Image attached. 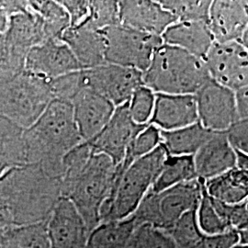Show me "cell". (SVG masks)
Masks as SVG:
<instances>
[{
	"label": "cell",
	"instance_id": "obj_7",
	"mask_svg": "<svg viewBox=\"0 0 248 248\" xmlns=\"http://www.w3.org/2000/svg\"><path fill=\"white\" fill-rule=\"evenodd\" d=\"M202 186L203 181L195 179L159 193L149 191L133 214L137 225L146 223L164 232L169 230L185 213L198 208Z\"/></svg>",
	"mask_w": 248,
	"mask_h": 248
},
{
	"label": "cell",
	"instance_id": "obj_38",
	"mask_svg": "<svg viewBox=\"0 0 248 248\" xmlns=\"http://www.w3.org/2000/svg\"><path fill=\"white\" fill-rule=\"evenodd\" d=\"M50 85L54 99L70 103L80 90L85 89L82 70L50 80Z\"/></svg>",
	"mask_w": 248,
	"mask_h": 248
},
{
	"label": "cell",
	"instance_id": "obj_34",
	"mask_svg": "<svg viewBox=\"0 0 248 248\" xmlns=\"http://www.w3.org/2000/svg\"><path fill=\"white\" fill-rule=\"evenodd\" d=\"M120 24L118 1L96 0L90 1V13L86 23L80 27H88L102 31Z\"/></svg>",
	"mask_w": 248,
	"mask_h": 248
},
{
	"label": "cell",
	"instance_id": "obj_43",
	"mask_svg": "<svg viewBox=\"0 0 248 248\" xmlns=\"http://www.w3.org/2000/svg\"><path fill=\"white\" fill-rule=\"evenodd\" d=\"M248 87L234 91L235 97V108L238 120H248Z\"/></svg>",
	"mask_w": 248,
	"mask_h": 248
},
{
	"label": "cell",
	"instance_id": "obj_6",
	"mask_svg": "<svg viewBox=\"0 0 248 248\" xmlns=\"http://www.w3.org/2000/svg\"><path fill=\"white\" fill-rule=\"evenodd\" d=\"M53 99L50 80L23 70L0 83V117L26 130Z\"/></svg>",
	"mask_w": 248,
	"mask_h": 248
},
{
	"label": "cell",
	"instance_id": "obj_33",
	"mask_svg": "<svg viewBox=\"0 0 248 248\" xmlns=\"http://www.w3.org/2000/svg\"><path fill=\"white\" fill-rule=\"evenodd\" d=\"M197 221L201 231L205 235L222 233L231 230L230 227L217 213L211 198L208 196L205 187L202 186V195L197 208Z\"/></svg>",
	"mask_w": 248,
	"mask_h": 248
},
{
	"label": "cell",
	"instance_id": "obj_44",
	"mask_svg": "<svg viewBox=\"0 0 248 248\" xmlns=\"http://www.w3.org/2000/svg\"><path fill=\"white\" fill-rule=\"evenodd\" d=\"M0 6L8 17L22 13L28 9V1H0Z\"/></svg>",
	"mask_w": 248,
	"mask_h": 248
},
{
	"label": "cell",
	"instance_id": "obj_13",
	"mask_svg": "<svg viewBox=\"0 0 248 248\" xmlns=\"http://www.w3.org/2000/svg\"><path fill=\"white\" fill-rule=\"evenodd\" d=\"M248 1H212L207 24L215 43L239 42L248 48Z\"/></svg>",
	"mask_w": 248,
	"mask_h": 248
},
{
	"label": "cell",
	"instance_id": "obj_23",
	"mask_svg": "<svg viewBox=\"0 0 248 248\" xmlns=\"http://www.w3.org/2000/svg\"><path fill=\"white\" fill-rule=\"evenodd\" d=\"M208 196L222 203L234 205L248 201V172L234 169L204 182Z\"/></svg>",
	"mask_w": 248,
	"mask_h": 248
},
{
	"label": "cell",
	"instance_id": "obj_11",
	"mask_svg": "<svg viewBox=\"0 0 248 248\" xmlns=\"http://www.w3.org/2000/svg\"><path fill=\"white\" fill-rule=\"evenodd\" d=\"M199 123L212 132H225L237 119L234 91L208 80L196 92Z\"/></svg>",
	"mask_w": 248,
	"mask_h": 248
},
{
	"label": "cell",
	"instance_id": "obj_17",
	"mask_svg": "<svg viewBox=\"0 0 248 248\" xmlns=\"http://www.w3.org/2000/svg\"><path fill=\"white\" fill-rule=\"evenodd\" d=\"M74 120L83 142L93 139L108 124L115 107L89 89H83L72 99Z\"/></svg>",
	"mask_w": 248,
	"mask_h": 248
},
{
	"label": "cell",
	"instance_id": "obj_20",
	"mask_svg": "<svg viewBox=\"0 0 248 248\" xmlns=\"http://www.w3.org/2000/svg\"><path fill=\"white\" fill-rule=\"evenodd\" d=\"M79 62L82 69H90L106 63L105 38L102 31L88 27H69L62 36Z\"/></svg>",
	"mask_w": 248,
	"mask_h": 248
},
{
	"label": "cell",
	"instance_id": "obj_14",
	"mask_svg": "<svg viewBox=\"0 0 248 248\" xmlns=\"http://www.w3.org/2000/svg\"><path fill=\"white\" fill-rule=\"evenodd\" d=\"M47 231L52 248H87L89 231L70 200L60 197L54 204Z\"/></svg>",
	"mask_w": 248,
	"mask_h": 248
},
{
	"label": "cell",
	"instance_id": "obj_32",
	"mask_svg": "<svg viewBox=\"0 0 248 248\" xmlns=\"http://www.w3.org/2000/svg\"><path fill=\"white\" fill-rule=\"evenodd\" d=\"M160 5L169 11L177 21H206L212 1L162 0Z\"/></svg>",
	"mask_w": 248,
	"mask_h": 248
},
{
	"label": "cell",
	"instance_id": "obj_46",
	"mask_svg": "<svg viewBox=\"0 0 248 248\" xmlns=\"http://www.w3.org/2000/svg\"><path fill=\"white\" fill-rule=\"evenodd\" d=\"M8 23H9V17L4 11V9H2L0 6V34L6 31Z\"/></svg>",
	"mask_w": 248,
	"mask_h": 248
},
{
	"label": "cell",
	"instance_id": "obj_25",
	"mask_svg": "<svg viewBox=\"0 0 248 248\" xmlns=\"http://www.w3.org/2000/svg\"><path fill=\"white\" fill-rule=\"evenodd\" d=\"M23 133L22 128L0 117V177L28 165Z\"/></svg>",
	"mask_w": 248,
	"mask_h": 248
},
{
	"label": "cell",
	"instance_id": "obj_4",
	"mask_svg": "<svg viewBox=\"0 0 248 248\" xmlns=\"http://www.w3.org/2000/svg\"><path fill=\"white\" fill-rule=\"evenodd\" d=\"M210 79L202 59L175 46L162 44L155 50L142 84L155 94L195 95Z\"/></svg>",
	"mask_w": 248,
	"mask_h": 248
},
{
	"label": "cell",
	"instance_id": "obj_10",
	"mask_svg": "<svg viewBox=\"0 0 248 248\" xmlns=\"http://www.w3.org/2000/svg\"><path fill=\"white\" fill-rule=\"evenodd\" d=\"M203 61L216 83L232 91L248 87V50L239 42H214Z\"/></svg>",
	"mask_w": 248,
	"mask_h": 248
},
{
	"label": "cell",
	"instance_id": "obj_15",
	"mask_svg": "<svg viewBox=\"0 0 248 248\" xmlns=\"http://www.w3.org/2000/svg\"><path fill=\"white\" fill-rule=\"evenodd\" d=\"M24 70L44 79L53 80L83 69L62 41L49 40L28 53Z\"/></svg>",
	"mask_w": 248,
	"mask_h": 248
},
{
	"label": "cell",
	"instance_id": "obj_47",
	"mask_svg": "<svg viewBox=\"0 0 248 248\" xmlns=\"http://www.w3.org/2000/svg\"><path fill=\"white\" fill-rule=\"evenodd\" d=\"M232 248H248V246H245V245H236V246H234Z\"/></svg>",
	"mask_w": 248,
	"mask_h": 248
},
{
	"label": "cell",
	"instance_id": "obj_24",
	"mask_svg": "<svg viewBox=\"0 0 248 248\" xmlns=\"http://www.w3.org/2000/svg\"><path fill=\"white\" fill-rule=\"evenodd\" d=\"M199 122L174 131H160L161 145L168 155L193 156L213 135Z\"/></svg>",
	"mask_w": 248,
	"mask_h": 248
},
{
	"label": "cell",
	"instance_id": "obj_39",
	"mask_svg": "<svg viewBox=\"0 0 248 248\" xmlns=\"http://www.w3.org/2000/svg\"><path fill=\"white\" fill-rule=\"evenodd\" d=\"M217 213L227 223L231 229L248 230V201L239 204L229 205L222 203L211 198Z\"/></svg>",
	"mask_w": 248,
	"mask_h": 248
},
{
	"label": "cell",
	"instance_id": "obj_45",
	"mask_svg": "<svg viewBox=\"0 0 248 248\" xmlns=\"http://www.w3.org/2000/svg\"><path fill=\"white\" fill-rule=\"evenodd\" d=\"M236 155V163H235V168L241 169V170H246L248 171V154H245L242 152L235 151Z\"/></svg>",
	"mask_w": 248,
	"mask_h": 248
},
{
	"label": "cell",
	"instance_id": "obj_41",
	"mask_svg": "<svg viewBox=\"0 0 248 248\" xmlns=\"http://www.w3.org/2000/svg\"><path fill=\"white\" fill-rule=\"evenodd\" d=\"M58 2L68 14L70 19L69 27H80L86 23L90 13V1L64 0Z\"/></svg>",
	"mask_w": 248,
	"mask_h": 248
},
{
	"label": "cell",
	"instance_id": "obj_9",
	"mask_svg": "<svg viewBox=\"0 0 248 248\" xmlns=\"http://www.w3.org/2000/svg\"><path fill=\"white\" fill-rule=\"evenodd\" d=\"M82 75L86 89L106 98L115 108L128 103L134 91L143 85L142 72L108 62L83 69Z\"/></svg>",
	"mask_w": 248,
	"mask_h": 248
},
{
	"label": "cell",
	"instance_id": "obj_28",
	"mask_svg": "<svg viewBox=\"0 0 248 248\" xmlns=\"http://www.w3.org/2000/svg\"><path fill=\"white\" fill-rule=\"evenodd\" d=\"M195 179L198 178L193 156L167 155L150 191L159 193L172 186Z\"/></svg>",
	"mask_w": 248,
	"mask_h": 248
},
{
	"label": "cell",
	"instance_id": "obj_21",
	"mask_svg": "<svg viewBox=\"0 0 248 248\" xmlns=\"http://www.w3.org/2000/svg\"><path fill=\"white\" fill-rule=\"evenodd\" d=\"M163 44L180 48L203 60L214 43L206 21H177L161 35Z\"/></svg>",
	"mask_w": 248,
	"mask_h": 248
},
{
	"label": "cell",
	"instance_id": "obj_27",
	"mask_svg": "<svg viewBox=\"0 0 248 248\" xmlns=\"http://www.w3.org/2000/svg\"><path fill=\"white\" fill-rule=\"evenodd\" d=\"M1 248H52L47 222L15 226L0 233Z\"/></svg>",
	"mask_w": 248,
	"mask_h": 248
},
{
	"label": "cell",
	"instance_id": "obj_40",
	"mask_svg": "<svg viewBox=\"0 0 248 248\" xmlns=\"http://www.w3.org/2000/svg\"><path fill=\"white\" fill-rule=\"evenodd\" d=\"M224 133L234 151L248 154V119L236 120Z\"/></svg>",
	"mask_w": 248,
	"mask_h": 248
},
{
	"label": "cell",
	"instance_id": "obj_12",
	"mask_svg": "<svg viewBox=\"0 0 248 248\" xmlns=\"http://www.w3.org/2000/svg\"><path fill=\"white\" fill-rule=\"evenodd\" d=\"M145 126L147 125L133 122L126 103L117 107L105 127L87 142L92 153L105 155L118 167L123 162L130 144Z\"/></svg>",
	"mask_w": 248,
	"mask_h": 248
},
{
	"label": "cell",
	"instance_id": "obj_16",
	"mask_svg": "<svg viewBox=\"0 0 248 248\" xmlns=\"http://www.w3.org/2000/svg\"><path fill=\"white\" fill-rule=\"evenodd\" d=\"M118 4L120 24L143 33L161 37L177 21L158 1L125 0L118 1Z\"/></svg>",
	"mask_w": 248,
	"mask_h": 248
},
{
	"label": "cell",
	"instance_id": "obj_29",
	"mask_svg": "<svg viewBox=\"0 0 248 248\" xmlns=\"http://www.w3.org/2000/svg\"><path fill=\"white\" fill-rule=\"evenodd\" d=\"M29 7L42 18L47 41L62 39L70 26V19L58 1H29Z\"/></svg>",
	"mask_w": 248,
	"mask_h": 248
},
{
	"label": "cell",
	"instance_id": "obj_26",
	"mask_svg": "<svg viewBox=\"0 0 248 248\" xmlns=\"http://www.w3.org/2000/svg\"><path fill=\"white\" fill-rule=\"evenodd\" d=\"M136 226L133 215L121 221L100 222L89 232L87 248H127Z\"/></svg>",
	"mask_w": 248,
	"mask_h": 248
},
{
	"label": "cell",
	"instance_id": "obj_36",
	"mask_svg": "<svg viewBox=\"0 0 248 248\" xmlns=\"http://www.w3.org/2000/svg\"><path fill=\"white\" fill-rule=\"evenodd\" d=\"M155 101V93L145 86L134 91L128 102V110L135 124L148 125L153 115Z\"/></svg>",
	"mask_w": 248,
	"mask_h": 248
},
{
	"label": "cell",
	"instance_id": "obj_37",
	"mask_svg": "<svg viewBox=\"0 0 248 248\" xmlns=\"http://www.w3.org/2000/svg\"><path fill=\"white\" fill-rule=\"evenodd\" d=\"M26 57L15 52L0 34V83L14 78L24 70Z\"/></svg>",
	"mask_w": 248,
	"mask_h": 248
},
{
	"label": "cell",
	"instance_id": "obj_35",
	"mask_svg": "<svg viewBox=\"0 0 248 248\" xmlns=\"http://www.w3.org/2000/svg\"><path fill=\"white\" fill-rule=\"evenodd\" d=\"M127 248H177L169 234L149 224H138Z\"/></svg>",
	"mask_w": 248,
	"mask_h": 248
},
{
	"label": "cell",
	"instance_id": "obj_5",
	"mask_svg": "<svg viewBox=\"0 0 248 248\" xmlns=\"http://www.w3.org/2000/svg\"><path fill=\"white\" fill-rule=\"evenodd\" d=\"M167 155L160 144L150 154L133 161L123 172L116 171L110 193L100 210L99 223L121 221L133 215L150 191Z\"/></svg>",
	"mask_w": 248,
	"mask_h": 248
},
{
	"label": "cell",
	"instance_id": "obj_31",
	"mask_svg": "<svg viewBox=\"0 0 248 248\" xmlns=\"http://www.w3.org/2000/svg\"><path fill=\"white\" fill-rule=\"evenodd\" d=\"M161 143L160 130L155 126L148 124L134 138L126 151L125 156L121 165L117 167V172H123L133 161L150 154Z\"/></svg>",
	"mask_w": 248,
	"mask_h": 248
},
{
	"label": "cell",
	"instance_id": "obj_8",
	"mask_svg": "<svg viewBox=\"0 0 248 248\" xmlns=\"http://www.w3.org/2000/svg\"><path fill=\"white\" fill-rule=\"evenodd\" d=\"M108 63L144 72L155 50L163 44L160 36L151 35L118 24L102 30Z\"/></svg>",
	"mask_w": 248,
	"mask_h": 248
},
{
	"label": "cell",
	"instance_id": "obj_2",
	"mask_svg": "<svg viewBox=\"0 0 248 248\" xmlns=\"http://www.w3.org/2000/svg\"><path fill=\"white\" fill-rule=\"evenodd\" d=\"M60 197V180L39 165L7 171L0 177V233L33 223V218L52 211Z\"/></svg>",
	"mask_w": 248,
	"mask_h": 248
},
{
	"label": "cell",
	"instance_id": "obj_19",
	"mask_svg": "<svg viewBox=\"0 0 248 248\" xmlns=\"http://www.w3.org/2000/svg\"><path fill=\"white\" fill-rule=\"evenodd\" d=\"M197 178L207 181L235 168L236 155L224 132H214L193 155Z\"/></svg>",
	"mask_w": 248,
	"mask_h": 248
},
{
	"label": "cell",
	"instance_id": "obj_30",
	"mask_svg": "<svg viewBox=\"0 0 248 248\" xmlns=\"http://www.w3.org/2000/svg\"><path fill=\"white\" fill-rule=\"evenodd\" d=\"M197 209L185 213L166 232L177 248H195L203 238L197 221Z\"/></svg>",
	"mask_w": 248,
	"mask_h": 248
},
{
	"label": "cell",
	"instance_id": "obj_3",
	"mask_svg": "<svg viewBox=\"0 0 248 248\" xmlns=\"http://www.w3.org/2000/svg\"><path fill=\"white\" fill-rule=\"evenodd\" d=\"M28 165H39L60 180L62 159L83 142L69 102L53 99L35 124L24 130Z\"/></svg>",
	"mask_w": 248,
	"mask_h": 248
},
{
	"label": "cell",
	"instance_id": "obj_22",
	"mask_svg": "<svg viewBox=\"0 0 248 248\" xmlns=\"http://www.w3.org/2000/svg\"><path fill=\"white\" fill-rule=\"evenodd\" d=\"M4 36L11 48L24 57L33 47L47 41L44 22L30 9L29 1L26 11L9 17Z\"/></svg>",
	"mask_w": 248,
	"mask_h": 248
},
{
	"label": "cell",
	"instance_id": "obj_18",
	"mask_svg": "<svg viewBox=\"0 0 248 248\" xmlns=\"http://www.w3.org/2000/svg\"><path fill=\"white\" fill-rule=\"evenodd\" d=\"M199 122L194 95L155 94V108L149 124L160 131L181 129Z\"/></svg>",
	"mask_w": 248,
	"mask_h": 248
},
{
	"label": "cell",
	"instance_id": "obj_1",
	"mask_svg": "<svg viewBox=\"0 0 248 248\" xmlns=\"http://www.w3.org/2000/svg\"><path fill=\"white\" fill-rule=\"evenodd\" d=\"M117 167L102 154H94L87 142L73 148L62 159L61 196L70 200L89 232L99 223V213L110 193Z\"/></svg>",
	"mask_w": 248,
	"mask_h": 248
},
{
	"label": "cell",
	"instance_id": "obj_42",
	"mask_svg": "<svg viewBox=\"0 0 248 248\" xmlns=\"http://www.w3.org/2000/svg\"><path fill=\"white\" fill-rule=\"evenodd\" d=\"M239 244L238 232L234 229L219 234L205 235L195 248H232Z\"/></svg>",
	"mask_w": 248,
	"mask_h": 248
}]
</instances>
